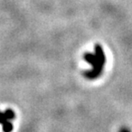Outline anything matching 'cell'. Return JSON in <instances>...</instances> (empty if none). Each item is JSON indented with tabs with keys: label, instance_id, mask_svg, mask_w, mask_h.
Instances as JSON below:
<instances>
[{
	"label": "cell",
	"instance_id": "7a4b0ae2",
	"mask_svg": "<svg viewBox=\"0 0 132 132\" xmlns=\"http://www.w3.org/2000/svg\"><path fill=\"white\" fill-rule=\"evenodd\" d=\"M16 118V113L11 108L5 111H0V125L2 126L4 132H11L13 130L12 120Z\"/></svg>",
	"mask_w": 132,
	"mask_h": 132
},
{
	"label": "cell",
	"instance_id": "6da1fadb",
	"mask_svg": "<svg viewBox=\"0 0 132 132\" xmlns=\"http://www.w3.org/2000/svg\"><path fill=\"white\" fill-rule=\"evenodd\" d=\"M84 59L91 68L84 72V75L88 80L97 79L104 72L106 58L104 52V49L100 44H95L93 52H86L84 56Z\"/></svg>",
	"mask_w": 132,
	"mask_h": 132
},
{
	"label": "cell",
	"instance_id": "3957f363",
	"mask_svg": "<svg viewBox=\"0 0 132 132\" xmlns=\"http://www.w3.org/2000/svg\"><path fill=\"white\" fill-rule=\"evenodd\" d=\"M120 132H130V131L128 129V128H122V129L120 130Z\"/></svg>",
	"mask_w": 132,
	"mask_h": 132
}]
</instances>
